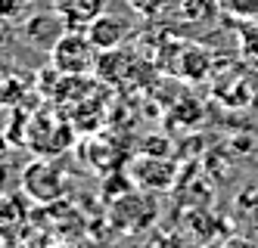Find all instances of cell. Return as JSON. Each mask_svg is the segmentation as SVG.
Returning <instances> with one entry per match:
<instances>
[{
	"instance_id": "1",
	"label": "cell",
	"mask_w": 258,
	"mask_h": 248,
	"mask_svg": "<svg viewBox=\"0 0 258 248\" xmlns=\"http://www.w3.org/2000/svg\"><path fill=\"white\" fill-rule=\"evenodd\" d=\"M50 62L62 78H84V74L97 71L100 65V50L90 44L87 31H62L59 41L50 50Z\"/></svg>"
},
{
	"instance_id": "9",
	"label": "cell",
	"mask_w": 258,
	"mask_h": 248,
	"mask_svg": "<svg viewBox=\"0 0 258 248\" xmlns=\"http://www.w3.org/2000/svg\"><path fill=\"white\" fill-rule=\"evenodd\" d=\"M174 4L177 0H127V7H131L137 16H143V19H156L165 10H171Z\"/></svg>"
},
{
	"instance_id": "13",
	"label": "cell",
	"mask_w": 258,
	"mask_h": 248,
	"mask_svg": "<svg viewBox=\"0 0 258 248\" xmlns=\"http://www.w3.org/2000/svg\"><path fill=\"white\" fill-rule=\"evenodd\" d=\"M7 41V22H0V44Z\"/></svg>"
},
{
	"instance_id": "10",
	"label": "cell",
	"mask_w": 258,
	"mask_h": 248,
	"mask_svg": "<svg viewBox=\"0 0 258 248\" xmlns=\"http://www.w3.org/2000/svg\"><path fill=\"white\" fill-rule=\"evenodd\" d=\"M31 7V0H0V22H19V19H25Z\"/></svg>"
},
{
	"instance_id": "12",
	"label": "cell",
	"mask_w": 258,
	"mask_h": 248,
	"mask_svg": "<svg viewBox=\"0 0 258 248\" xmlns=\"http://www.w3.org/2000/svg\"><path fill=\"white\" fill-rule=\"evenodd\" d=\"M7 152H10V140H7V133H0V164L7 161Z\"/></svg>"
},
{
	"instance_id": "7",
	"label": "cell",
	"mask_w": 258,
	"mask_h": 248,
	"mask_svg": "<svg viewBox=\"0 0 258 248\" xmlns=\"http://www.w3.org/2000/svg\"><path fill=\"white\" fill-rule=\"evenodd\" d=\"M25 100V84L10 74V78L0 84V109H19V103Z\"/></svg>"
},
{
	"instance_id": "4",
	"label": "cell",
	"mask_w": 258,
	"mask_h": 248,
	"mask_svg": "<svg viewBox=\"0 0 258 248\" xmlns=\"http://www.w3.org/2000/svg\"><path fill=\"white\" fill-rule=\"evenodd\" d=\"M106 0H53V10L62 19L66 31H87L97 16H103Z\"/></svg>"
},
{
	"instance_id": "3",
	"label": "cell",
	"mask_w": 258,
	"mask_h": 248,
	"mask_svg": "<svg viewBox=\"0 0 258 248\" xmlns=\"http://www.w3.org/2000/svg\"><path fill=\"white\" fill-rule=\"evenodd\" d=\"M87 37L100 53H112L127 41V22L115 13H103L87 25Z\"/></svg>"
},
{
	"instance_id": "11",
	"label": "cell",
	"mask_w": 258,
	"mask_h": 248,
	"mask_svg": "<svg viewBox=\"0 0 258 248\" xmlns=\"http://www.w3.org/2000/svg\"><path fill=\"white\" fill-rule=\"evenodd\" d=\"M221 248H258V239H252V236H230V239L221 242Z\"/></svg>"
},
{
	"instance_id": "6",
	"label": "cell",
	"mask_w": 258,
	"mask_h": 248,
	"mask_svg": "<svg viewBox=\"0 0 258 248\" xmlns=\"http://www.w3.org/2000/svg\"><path fill=\"white\" fill-rule=\"evenodd\" d=\"M209 53L202 47H187L180 50V62H177V71L183 78H202V74H209Z\"/></svg>"
},
{
	"instance_id": "8",
	"label": "cell",
	"mask_w": 258,
	"mask_h": 248,
	"mask_svg": "<svg viewBox=\"0 0 258 248\" xmlns=\"http://www.w3.org/2000/svg\"><path fill=\"white\" fill-rule=\"evenodd\" d=\"M218 4L227 16H236V19H243V22L258 19V0H218Z\"/></svg>"
},
{
	"instance_id": "5",
	"label": "cell",
	"mask_w": 258,
	"mask_h": 248,
	"mask_svg": "<svg viewBox=\"0 0 258 248\" xmlns=\"http://www.w3.org/2000/svg\"><path fill=\"white\" fill-rule=\"evenodd\" d=\"M62 31H66V25H62V19L56 16V10H50V13H31V16L22 19L25 41H31L34 47H44V50H50L53 44H56Z\"/></svg>"
},
{
	"instance_id": "2",
	"label": "cell",
	"mask_w": 258,
	"mask_h": 248,
	"mask_svg": "<svg viewBox=\"0 0 258 248\" xmlns=\"http://www.w3.org/2000/svg\"><path fill=\"white\" fill-rule=\"evenodd\" d=\"M22 189H25V196L34 199V202H53V199L62 196L66 183H62L59 171L53 168L47 158H41V161L25 164V171H22Z\"/></svg>"
},
{
	"instance_id": "14",
	"label": "cell",
	"mask_w": 258,
	"mask_h": 248,
	"mask_svg": "<svg viewBox=\"0 0 258 248\" xmlns=\"http://www.w3.org/2000/svg\"><path fill=\"white\" fill-rule=\"evenodd\" d=\"M215 4H218V0H215Z\"/></svg>"
}]
</instances>
